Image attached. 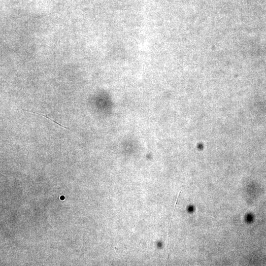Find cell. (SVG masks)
<instances>
[{
    "mask_svg": "<svg viewBox=\"0 0 266 266\" xmlns=\"http://www.w3.org/2000/svg\"><path fill=\"white\" fill-rule=\"evenodd\" d=\"M19 109L22 110H24V111H27V112L33 113H35V114H38V115H41V116H44L45 117H46V118L49 119V120H52V121H53V122H55V123L57 124L58 125H59V126H61V127L64 128H66V129H68L67 128H66V127H65V126H63V125H61V124H59L58 122L55 121L53 120H52V119H50L49 117H47V116H45V115H43V114H39V113H36V112H32V111H28V110H25V109Z\"/></svg>",
    "mask_w": 266,
    "mask_h": 266,
    "instance_id": "obj_1",
    "label": "cell"
}]
</instances>
